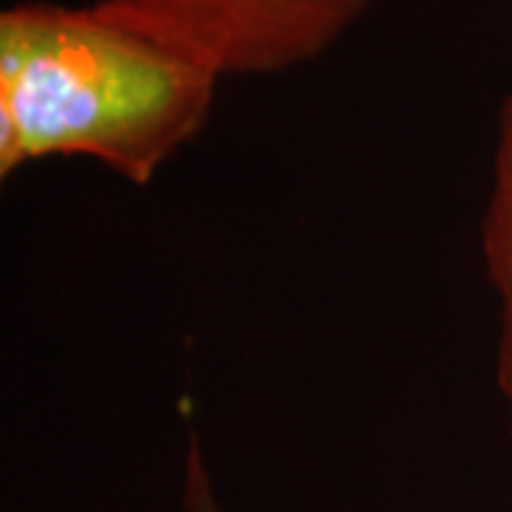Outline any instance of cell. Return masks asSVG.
<instances>
[{
	"instance_id": "obj_2",
	"label": "cell",
	"mask_w": 512,
	"mask_h": 512,
	"mask_svg": "<svg viewBox=\"0 0 512 512\" xmlns=\"http://www.w3.org/2000/svg\"><path fill=\"white\" fill-rule=\"evenodd\" d=\"M225 77H268L325 57L382 0H94Z\"/></svg>"
},
{
	"instance_id": "obj_3",
	"label": "cell",
	"mask_w": 512,
	"mask_h": 512,
	"mask_svg": "<svg viewBox=\"0 0 512 512\" xmlns=\"http://www.w3.org/2000/svg\"><path fill=\"white\" fill-rule=\"evenodd\" d=\"M487 276L501 299V345H498V390L510 410L512 433V97L501 109L498 146L493 160V194L484 217Z\"/></svg>"
},
{
	"instance_id": "obj_1",
	"label": "cell",
	"mask_w": 512,
	"mask_h": 512,
	"mask_svg": "<svg viewBox=\"0 0 512 512\" xmlns=\"http://www.w3.org/2000/svg\"><path fill=\"white\" fill-rule=\"evenodd\" d=\"M222 77L103 6L26 0L0 12V177L89 157L151 185L200 137Z\"/></svg>"
},
{
	"instance_id": "obj_4",
	"label": "cell",
	"mask_w": 512,
	"mask_h": 512,
	"mask_svg": "<svg viewBox=\"0 0 512 512\" xmlns=\"http://www.w3.org/2000/svg\"><path fill=\"white\" fill-rule=\"evenodd\" d=\"M183 510L185 512H222L220 498L214 490L211 473L205 467L200 441L191 436L188 453H185V487H183Z\"/></svg>"
}]
</instances>
